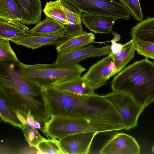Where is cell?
Listing matches in <instances>:
<instances>
[{"label":"cell","instance_id":"4","mask_svg":"<svg viewBox=\"0 0 154 154\" xmlns=\"http://www.w3.org/2000/svg\"><path fill=\"white\" fill-rule=\"evenodd\" d=\"M24 76L45 89L60 82L80 77L86 69L78 63L65 66L51 64L28 65L21 62Z\"/></svg>","mask_w":154,"mask_h":154},{"label":"cell","instance_id":"9","mask_svg":"<svg viewBox=\"0 0 154 154\" xmlns=\"http://www.w3.org/2000/svg\"><path fill=\"white\" fill-rule=\"evenodd\" d=\"M110 51L111 45L97 47L92 45H89L71 51L57 53L56 59L54 63L60 66L75 64L88 57L108 55Z\"/></svg>","mask_w":154,"mask_h":154},{"label":"cell","instance_id":"15","mask_svg":"<svg viewBox=\"0 0 154 154\" xmlns=\"http://www.w3.org/2000/svg\"><path fill=\"white\" fill-rule=\"evenodd\" d=\"M0 19L25 29L29 28L23 24V19L14 0H0Z\"/></svg>","mask_w":154,"mask_h":154},{"label":"cell","instance_id":"16","mask_svg":"<svg viewBox=\"0 0 154 154\" xmlns=\"http://www.w3.org/2000/svg\"><path fill=\"white\" fill-rule=\"evenodd\" d=\"M132 39L154 43V17H148L137 23L130 30Z\"/></svg>","mask_w":154,"mask_h":154},{"label":"cell","instance_id":"17","mask_svg":"<svg viewBox=\"0 0 154 154\" xmlns=\"http://www.w3.org/2000/svg\"><path fill=\"white\" fill-rule=\"evenodd\" d=\"M95 36L92 33L84 31L81 34L72 37L66 42L56 46L58 53L71 51L85 47L94 41Z\"/></svg>","mask_w":154,"mask_h":154},{"label":"cell","instance_id":"5","mask_svg":"<svg viewBox=\"0 0 154 154\" xmlns=\"http://www.w3.org/2000/svg\"><path fill=\"white\" fill-rule=\"evenodd\" d=\"M120 116L124 129L128 130L138 125V120L145 108L133 98L125 93L112 91L103 95Z\"/></svg>","mask_w":154,"mask_h":154},{"label":"cell","instance_id":"6","mask_svg":"<svg viewBox=\"0 0 154 154\" xmlns=\"http://www.w3.org/2000/svg\"><path fill=\"white\" fill-rule=\"evenodd\" d=\"M72 4L81 13L100 14L117 19L128 20L130 12L125 6L113 0H64Z\"/></svg>","mask_w":154,"mask_h":154},{"label":"cell","instance_id":"14","mask_svg":"<svg viewBox=\"0 0 154 154\" xmlns=\"http://www.w3.org/2000/svg\"><path fill=\"white\" fill-rule=\"evenodd\" d=\"M52 87L59 91L75 94L92 95L95 94V89L81 76L59 83Z\"/></svg>","mask_w":154,"mask_h":154},{"label":"cell","instance_id":"25","mask_svg":"<svg viewBox=\"0 0 154 154\" xmlns=\"http://www.w3.org/2000/svg\"><path fill=\"white\" fill-rule=\"evenodd\" d=\"M5 61L21 62L12 48L10 41L0 39V62Z\"/></svg>","mask_w":154,"mask_h":154},{"label":"cell","instance_id":"3","mask_svg":"<svg viewBox=\"0 0 154 154\" xmlns=\"http://www.w3.org/2000/svg\"><path fill=\"white\" fill-rule=\"evenodd\" d=\"M124 129L123 125L107 121L83 118L51 116L45 123L43 132L51 139L86 132L98 133Z\"/></svg>","mask_w":154,"mask_h":154},{"label":"cell","instance_id":"30","mask_svg":"<svg viewBox=\"0 0 154 154\" xmlns=\"http://www.w3.org/2000/svg\"><path fill=\"white\" fill-rule=\"evenodd\" d=\"M122 45H123L122 44L120 43H116L112 40V41L111 51L109 53L112 54L113 56L116 55L121 51Z\"/></svg>","mask_w":154,"mask_h":154},{"label":"cell","instance_id":"32","mask_svg":"<svg viewBox=\"0 0 154 154\" xmlns=\"http://www.w3.org/2000/svg\"><path fill=\"white\" fill-rule=\"evenodd\" d=\"M34 127L36 129H41V127L40 124L39 122L38 121L35 120V122Z\"/></svg>","mask_w":154,"mask_h":154},{"label":"cell","instance_id":"24","mask_svg":"<svg viewBox=\"0 0 154 154\" xmlns=\"http://www.w3.org/2000/svg\"><path fill=\"white\" fill-rule=\"evenodd\" d=\"M37 154H63L57 139H45L35 147Z\"/></svg>","mask_w":154,"mask_h":154},{"label":"cell","instance_id":"7","mask_svg":"<svg viewBox=\"0 0 154 154\" xmlns=\"http://www.w3.org/2000/svg\"><path fill=\"white\" fill-rule=\"evenodd\" d=\"M117 73L113 55H108L90 66L82 76L94 89L104 85L112 76Z\"/></svg>","mask_w":154,"mask_h":154},{"label":"cell","instance_id":"13","mask_svg":"<svg viewBox=\"0 0 154 154\" xmlns=\"http://www.w3.org/2000/svg\"><path fill=\"white\" fill-rule=\"evenodd\" d=\"M23 19L25 25L36 24L41 18V0H14Z\"/></svg>","mask_w":154,"mask_h":154},{"label":"cell","instance_id":"19","mask_svg":"<svg viewBox=\"0 0 154 154\" xmlns=\"http://www.w3.org/2000/svg\"><path fill=\"white\" fill-rule=\"evenodd\" d=\"M32 35L29 30L0 19V39L10 40L17 39Z\"/></svg>","mask_w":154,"mask_h":154},{"label":"cell","instance_id":"2","mask_svg":"<svg viewBox=\"0 0 154 154\" xmlns=\"http://www.w3.org/2000/svg\"><path fill=\"white\" fill-rule=\"evenodd\" d=\"M112 91L123 92L145 108L154 102V63L147 58L121 70L111 82Z\"/></svg>","mask_w":154,"mask_h":154},{"label":"cell","instance_id":"22","mask_svg":"<svg viewBox=\"0 0 154 154\" xmlns=\"http://www.w3.org/2000/svg\"><path fill=\"white\" fill-rule=\"evenodd\" d=\"M16 113L22 123L21 128L26 141L30 147L35 148L39 143L45 139L41 136L35 128L27 124L23 116L19 113Z\"/></svg>","mask_w":154,"mask_h":154},{"label":"cell","instance_id":"20","mask_svg":"<svg viewBox=\"0 0 154 154\" xmlns=\"http://www.w3.org/2000/svg\"><path fill=\"white\" fill-rule=\"evenodd\" d=\"M42 11L46 17L53 19L64 26L69 24L61 0L47 2Z\"/></svg>","mask_w":154,"mask_h":154},{"label":"cell","instance_id":"21","mask_svg":"<svg viewBox=\"0 0 154 154\" xmlns=\"http://www.w3.org/2000/svg\"><path fill=\"white\" fill-rule=\"evenodd\" d=\"M135 51L134 43L131 39L123 45L121 51L118 54L113 56L117 73L122 70L134 57Z\"/></svg>","mask_w":154,"mask_h":154},{"label":"cell","instance_id":"8","mask_svg":"<svg viewBox=\"0 0 154 154\" xmlns=\"http://www.w3.org/2000/svg\"><path fill=\"white\" fill-rule=\"evenodd\" d=\"M98 133L86 132L73 134L57 140V142L63 154H87Z\"/></svg>","mask_w":154,"mask_h":154},{"label":"cell","instance_id":"23","mask_svg":"<svg viewBox=\"0 0 154 154\" xmlns=\"http://www.w3.org/2000/svg\"><path fill=\"white\" fill-rule=\"evenodd\" d=\"M0 100V116L2 120L21 128L22 123L16 113L8 106L5 100L1 96Z\"/></svg>","mask_w":154,"mask_h":154},{"label":"cell","instance_id":"28","mask_svg":"<svg viewBox=\"0 0 154 154\" xmlns=\"http://www.w3.org/2000/svg\"><path fill=\"white\" fill-rule=\"evenodd\" d=\"M129 11L134 18L139 22L143 20V14L139 0H119Z\"/></svg>","mask_w":154,"mask_h":154},{"label":"cell","instance_id":"11","mask_svg":"<svg viewBox=\"0 0 154 154\" xmlns=\"http://www.w3.org/2000/svg\"><path fill=\"white\" fill-rule=\"evenodd\" d=\"M140 147L135 138L123 133H117L99 151L100 154H139Z\"/></svg>","mask_w":154,"mask_h":154},{"label":"cell","instance_id":"27","mask_svg":"<svg viewBox=\"0 0 154 154\" xmlns=\"http://www.w3.org/2000/svg\"><path fill=\"white\" fill-rule=\"evenodd\" d=\"M64 7L68 24H76L82 23L81 13L76 8L69 2L64 0H61Z\"/></svg>","mask_w":154,"mask_h":154},{"label":"cell","instance_id":"29","mask_svg":"<svg viewBox=\"0 0 154 154\" xmlns=\"http://www.w3.org/2000/svg\"><path fill=\"white\" fill-rule=\"evenodd\" d=\"M66 29L72 37L79 35L84 32L82 23L76 24H68L66 26Z\"/></svg>","mask_w":154,"mask_h":154},{"label":"cell","instance_id":"18","mask_svg":"<svg viewBox=\"0 0 154 154\" xmlns=\"http://www.w3.org/2000/svg\"><path fill=\"white\" fill-rule=\"evenodd\" d=\"M66 28L65 26L60 22L46 17L43 20L39 22L32 29L29 30L32 35L49 34L60 32Z\"/></svg>","mask_w":154,"mask_h":154},{"label":"cell","instance_id":"10","mask_svg":"<svg viewBox=\"0 0 154 154\" xmlns=\"http://www.w3.org/2000/svg\"><path fill=\"white\" fill-rule=\"evenodd\" d=\"M72 37L65 29L57 33L45 35H31L10 40L17 45L35 49L43 46L55 45L56 46L63 43Z\"/></svg>","mask_w":154,"mask_h":154},{"label":"cell","instance_id":"31","mask_svg":"<svg viewBox=\"0 0 154 154\" xmlns=\"http://www.w3.org/2000/svg\"><path fill=\"white\" fill-rule=\"evenodd\" d=\"M26 120L28 124L30 126L34 127L35 120L30 112L27 115Z\"/></svg>","mask_w":154,"mask_h":154},{"label":"cell","instance_id":"1","mask_svg":"<svg viewBox=\"0 0 154 154\" xmlns=\"http://www.w3.org/2000/svg\"><path fill=\"white\" fill-rule=\"evenodd\" d=\"M0 94L10 107L26 119L30 112L36 120L43 123L51 117L45 89L24 76L20 64H1Z\"/></svg>","mask_w":154,"mask_h":154},{"label":"cell","instance_id":"12","mask_svg":"<svg viewBox=\"0 0 154 154\" xmlns=\"http://www.w3.org/2000/svg\"><path fill=\"white\" fill-rule=\"evenodd\" d=\"M82 20L91 31L95 33L106 34L111 32L116 18L100 14L82 13Z\"/></svg>","mask_w":154,"mask_h":154},{"label":"cell","instance_id":"26","mask_svg":"<svg viewBox=\"0 0 154 154\" xmlns=\"http://www.w3.org/2000/svg\"><path fill=\"white\" fill-rule=\"evenodd\" d=\"M134 41L136 51L146 58L154 60V43L135 39Z\"/></svg>","mask_w":154,"mask_h":154}]
</instances>
